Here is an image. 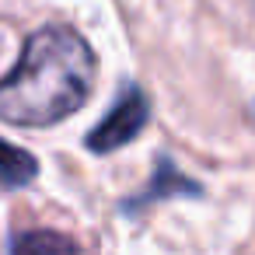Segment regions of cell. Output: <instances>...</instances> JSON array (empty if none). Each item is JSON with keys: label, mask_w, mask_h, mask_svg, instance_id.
I'll list each match as a JSON object with an SVG mask.
<instances>
[{"label": "cell", "mask_w": 255, "mask_h": 255, "mask_svg": "<svg viewBox=\"0 0 255 255\" xmlns=\"http://www.w3.org/2000/svg\"><path fill=\"white\" fill-rule=\"evenodd\" d=\"M95 84L91 46L63 25L25 42L18 67L0 81V119L14 126H53L77 112Z\"/></svg>", "instance_id": "cell-1"}, {"label": "cell", "mask_w": 255, "mask_h": 255, "mask_svg": "<svg viewBox=\"0 0 255 255\" xmlns=\"http://www.w3.org/2000/svg\"><path fill=\"white\" fill-rule=\"evenodd\" d=\"M147 116H150V102L147 95L136 88V84H126L123 95L116 98V105L109 109V116L88 133V150L95 154H109L129 140L140 136V129L147 126Z\"/></svg>", "instance_id": "cell-2"}, {"label": "cell", "mask_w": 255, "mask_h": 255, "mask_svg": "<svg viewBox=\"0 0 255 255\" xmlns=\"http://www.w3.org/2000/svg\"><path fill=\"white\" fill-rule=\"evenodd\" d=\"M11 255H81V248L60 231H18L11 238Z\"/></svg>", "instance_id": "cell-3"}, {"label": "cell", "mask_w": 255, "mask_h": 255, "mask_svg": "<svg viewBox=\"0 0 255 255\" xmlns=\"http://www.w3.org/2000/svg\"><path fill=\"white\" fill-rule=\"evenodd\" d=\"M35 171H39V161L28 150L11 147L7 140H0V185H7V189L28 185L35 178Z\"/></svg>", "instance_id": "cell-4"}]
</instances>
